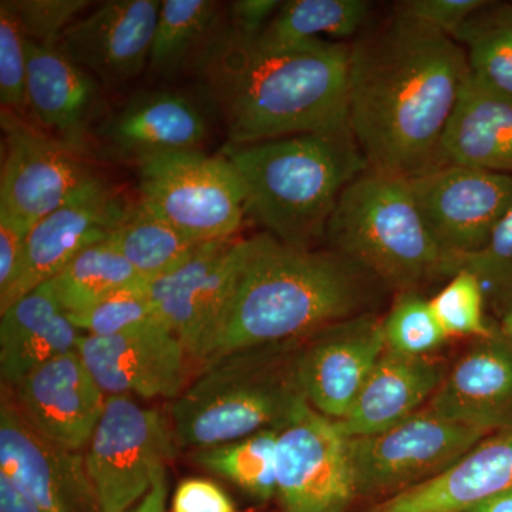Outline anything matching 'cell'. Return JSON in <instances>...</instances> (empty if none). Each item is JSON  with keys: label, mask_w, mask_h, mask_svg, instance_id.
Masks as SVG:
<instances>
[{"label": "cell", "mask_w": 512, "mask_h": 512, "mask_svg": "<svg viewBox=\"0 0 512 512\" xmlns=\"http://www.w3.org/2000/svg\"><path fill=\"white\" fill-rule=\"evenodd\" d=\"M468 77L453 37L399 13L357 37L348 116L367 170L410 180L444 165L441 143Z\"/></svg>", "instance_id": "6da1fadb"}, {"label": "cell", "mask_w": 512, "mask_h": 512, "mask_svg": "<svg viewBox=\"0 0 512 512\" xmlns=\"http://www.w3.org/2000/svg\"><path fill=\"white\" fill-rule=\"evenodd\" d=\"M350 45H269L227 28L192 63L229 146L349 127Z\"/></svg>", "instance_id": "7a4b0ae2"}, {"label": "cell", "mask_w": 512, "mask_h": 512, "mask_svg": "<svg viewBox=\"0 0 512 512\" xmlns=\"http://www.w3.org/2000/svg\"><path fill=\"white\" fill-rule=\"evenodd\" d=\"M384 289L338 252L291 247L266 232L255 235L200 367L235 350L295 342L375 312Z\"/></svg>", "instance_id": "3957f363"}, {"label": "cell", "mask_w": 512, "mask_h": 512, "mask_svg": "<svg viewBox=\"0 0 512 512\" xmlns=\"http://www.w3.org/2000/svg\"><path fill=\"white\" fill-rule=\"evenodd\" d=\"M238 173L247 214L266 234L298 248H315L340 195L367 171L350 127L299 134L221 151Z\"/></svg>", "instance_id": "277c9868"}, {"label": "cell", "mask_w": 512, "mask_h": 512, "mask_svg": "<svg viewBox=\"0 0 512 512\" xmlns=\"http://www.w3.org/2000/svg\"><path fill=\"white\" fill-rule=\"evenodd\" d=\"M298 346L235 350L198 367L171 409L178 446L204 450L285 426L308 403L296 375Z\"/></svg>", "instance_id": "5b68a950"}, {"label": "cell", "mask_w": 512, "mask_h": 512, "mask_svg": "<svg viewBox=\"0 0 512 512\" xmlns=\"http://www.w3.org/2000/svg\"><path fill=\"white\" fill-rule=\"evenodd\" d=\"M323 242L400 293L457 272L421 217L407 180L375 171H365L342 192Z\"/></svg>", "instance_id": "8992f818"}, {"label": "cell", "mask_w": 512, "mask_h": 512, "mask_svg": "<svg viewBox=\"0 0 512 512\" xmlns=\"http://www.w3.org/2000/svg\"><path fill=\"white\" fill-rule=\"evenodd\" d=\"M140 200L198 244L237 237L247 215L245 191L227 158L200 150L137 158Z\"/></svg>", "instance_id": "52a82bcc"}, {"label": "cell", "mask_w": 512, "mask_h": 512, "mask_svg": "<svg viewBox=\"0 0 512 512\" xmlns=\"http://www.w3.org/2000/svg\"><path fill=\"white\" fill-rule=\"evenodd\" d=\"M177 446L173 423L161 410L140 406L128 396L107 397L84 454L101 512L136 507Z\"/></svg>", "instance_id": "ba28073f"}, {"label": "cell", "mask_w": 512, "mask_h": 512, "mask_svg": "<svg viewBox=\"0 0 512 512\" xmlns=\"http://www.w3.org/2000/svg\"><path fill=\"white\" fill-rule=\"evenodd\" d=\"M487 436L426 406L390 429L348 439L356 497L383 495L386 500L426 483Z\"/></svg>", "instance_id": "9c48e42d"}, {"label": "cell", "mask_w": 512, "mask_h": 512, "mask_svg": "<svg viewBox=\"0 0 512 512\" xmlns=\"http://www.w3.org/2000/svg\"><path fill=\"white\" fill-rule=\"evenodd\" d=\"M0 214L30 228L104 183L62 143L15 111L0 110Z\"/></svg>", "instance_id": "30bf717a"}, {"label": "cell", "mask_w": 512, "mask_h": 512, "mask_svg": "<svg viewBox=\"0 0 512 512\" xmlns=\"http://www.w3.org/2000/svg\"><path fill=\"white\" fill-rule=\"evenodd\" d=\"M437 244L460 269L512 208V175L446 164L407 180Z\"/></svg>", "instance_id": "8fae6325"}, {"label": "cell", "mask_w": 512, "mask_h": 512, "mask_svg": "<svg viewBox=\"0 0 512 512\" xmlns=\"http://www.w3.org/2000/svg\"><path fill=\"white\" fill-rule=\"evenodd\" d=\"M249 251V238L205 242L183 265L146 282L148 298L200 367Z\"/></svg>", "instance_id": "7c38bea8"}, {"label": "cell", "mask_w": 512, "mask_h": 512, "mask_svg": "<svg viewBox=\"0 0 512 512\" xmlns=\"http://www.w3.org/2000/svg\"><path fill=\"white\" fill-rule=\"evenodd\" d=\"M276 484L284 512H348L356 497L348 439L309 403L279 429Z\"/></svg>", "instance_id": "4fadbf2b"}, {"label": "cell", "mask_w": 512, "mask_h": 512, "mask_svg": "<svg viewBox=\"0 0 512 512\" xmlns=\"http://www.w3.org/2000/svg\"><path fill=\"white\" fill-rule=\"evenodd\" d=\"M386 349L383 318L376 312L299 340L296 375L306 400L328 419L342 420Z\"/></svg>", "instance_id": "5bb4252c"}, {"label": "cell", "mask_w": 512, "mask_h": 512, "mask_svg": "<svg viewBox=\"0 0 512 512\" xmlns=\"http://www.w3.org/2000/svg\"><path fill=\"white\" fill-rule=\"evenodd\" d=\"M77 352L107 397L177 399L190 383L194 363L183 342L163 322L109 338L83 335Z\"/></svg>", "instance_id": "9a60e30c"}, {"label": "cell", "mask_w": 512, "mask_h": 512, "mask_svg": "<svg viewBox=\"0 0 512 512\" xmlns=\"http://www.w3.org/2000/svg\"><path fill=\"white\" fill-rule=\"evenodd\" d=\"M0 473L15 480L43 512H101L84 456L40 436L6 386L0 396Z\"/></svg>", "instance_id": "2e32d148"}, {"label": "cell", "mask_w": 512, "mask_h": 512, "mask_svg": "<svg viewBox=\"0 0 512 512\" xmlns=\"http://www.w3.org/2000/svg\"><path fill=\"white\" fill-rule=\"evenodd\" d=\"M158 0H107L64 30L60 47L100 84L123 86L148 69Z\"/></svg>", "instance_id": "e0dca14e"}, {"label": "cell", "mask_w": 512, "mask_h": 512, "mask_svg": "<svg viewBox=\"0 0 512 512\" xmlns=\"http://www.w3.org/2000/svg\"><path fill=\"white\" fill-rule=\"evenodd\" d=\"M10 392L40 436L76 453L89 446L107 402L77 350L37 367Z\"/></svg>", "instance_id": "ac0fdd59"}, {"label": "cell", "mask_w": 512, "mask_h": 512, "mask_svg": "<svg viewBox=\"0 0 512 512\" xmlns=\"http://www.w3.org/2000/svg\"><path fill=\"white\" fill-rule=\"evenodd\" d=\"M127 207L109 184L101 183L36 222L26 239L15 282L0 295V312L37 286L52 281L84 248L109 238Z\"/></svg>", "instance_id": "d6986e66"}, {"label": "cell", "mask_w": 512, "mask_h": 512, "mask_svg": "<svg viewBox=\"0 0 512 512\" xmlns=\"http://www.w3.org/2000/svg\"><path fill=\"white\" fill-rule=\"evenodd\" d=\"M26 106L36 126L83 156L101 104L100 83L57 46L26 37Z\"/></svg>", "instance_id": "ffe728a7"}, {"label": "cell", "mask_w": 512, "mask_h": 512, "mask_svg": "<svg viewBox=\"0 0 512 512\" xmlns=\"http://www.w3.org/2000/svg\"><path fill=\"white\" fill-rule=\"evenodd\" d=\"M427 407L485 434L512 430V340L500 330L476 339Z\"/></svg>", "instance_id": "44dd1931"}, {"label": "cell", "mask_w": 512, "mask_h": 512, "mask_svg": "<svg viewBox=\"0 0 512 512\" xmlns=\"http://www.w3.org/2000/svg\"><path fill=\"white\" fill-rule=\"evenodd\" d=\"M512 490V430L484 437L426 483L380 501L369 512H467Z\"/></svg>", "instance_id": "7402d4cb"}, {"label": "cell", "mask_w": 512, "mask_h": 512, "mask_svg": "<svg viewBox=\"0 0 512 512\" xmlns=\"http://www.w3.org/2000/svg\"><path fill=\"white\" fill-rule=\"evenodd\" d=\"M446 375V366L431 356H404L386 349L349 413L336 421L340 433L353 439L396 426L430 403Z\"/></svg>", "instance_id": "603a6c76"}, {"label": "cell", "mask_w": 512, "mask_h": 512, "mask_svg": "<svg viewBox=\"0 0 512 512\" xmlns=\"http://www.w3.org/2000/svg\"><path fill=\"white\" fill-rule=\"evenodd\" d=\"M0 313V376L9 389L37 367L77 350L83 336L63 311L50 281Z\"/></svg>", "instance_id": "cb8c5ba5"}, {"label": "cell", "mask_w": 512, "mask_h": 512, "mask_svg": "<svg viewBox=\"0 0 512 512\" xmlns=\"http://www.w3.org/2000/svg\"><path fill=\"white\" fill-rule=\"evenodd\" d=\"M104 134L119 153L137 160L160 151L200 150L208 127L190 97L151 90L131 97L109 121Z\"/></svg>", "instance_id": "d4e9b609"}, {"label": "cell", "mask_w": 512, "mask_h": 512, "mask_svg": "<svg viewBox=\"0 0 512 512\" xmlns=\"http://www.w3.org/2000/svg\"><path fill=\"white\" fill-rule=\"evenodd\" d=\"M443 164L512 175V99L468 77L443 143Z\"/></svg>", "instance_id": "484cf974"}, {"label": "cell", "mask_w": 512, "mask_h": 512, "mask_svg": "<svg viewBox=\"0 0 512 512\" xmlns=\"http://www.w3.org/2000/svg\"><path fill=\"white\" fill-rule=\"evenodd\" d=\"M221 9V3L214 0L161 2L148 73L173 79L191 69L205 46L224 28Z\"/></svg>", "instance_id": "4316f807"}, {"label": "cell", "mask_w": 512, "mask_h": 512, "mask_svg": "<svg viewBox=\"0 0 512 512\" xmlns=\"http://www.w3.org/2000/svg\"><path fill=\"white\" fill-rule=\"evenodd\" d=\"M107 239L144 282L183 265L202 245L185 237L140 200L128 204L126 214Z\"/></svg>", "instance_id": "83f0119b"}, {"label": "cell", "mask_w": 512, "mask_h": 512, "mask_svg": "<svg viewBox=\"0 0 512 512\" xmlns=\"http://www.w3.org/2000/svg\"><path fill=\"white\" fill-rule=\"evenodd\" d=\"M140 282L144 281L133 266L104 239L74 256L50 284L63 311L72 316Z\"/></svg>", "instance_id": "f1b7e54d"}, {"label": "cell", "mask_w": 512, "mask_h": 512, "mask_svg": "<svg viewBox=\"0 0 512 512\" xmlns=\"http://www.w3.org/2000/svg\"><path fill=\"white\" fill-rule=\"evenodd\" d=\"M370 10L372 3L366 0H289L258 37L269 45H293L322 36L348 39L360 33Z\"/></svg>", "instance_id": "f546056e"}, {"label": "cell", "mask_w": 512, "mask_h": 512, "mask_svg": "<svg viewBox=\"0 0 512 512\" xmlns=\"http://www.w3.org/2000/svg\"><path fill=\"white\" fill-rule=\"evenodd\" d=\"M467 55L471 76L512 99V5L488 2L453 36Z\"/></svg>", "instance_id": "4dcf8cb0"}, {"label": "cell", "mask_w": 512, "mask_h": 512, "mask_svg": "<svg viewBox=\"0 0 512 512\" xmlns=\"http://www.w3.org/2000/svg\"><path fill=\"white\" fill-rule=\"evenodd\" d=\"M279 429L259 431L245 439L194 451L197 466L237 485L256 500L278 495L276 446Z\"/></svg>", "instance_id": "1f68e13d"}, {"label": "cell", "mask_w": 512, "mask_h": 512, "mask_svg": "<svg viewBox=\"0 0 512 512\" xmlns=\"http://www.w3.org/2000/svg\"><path fill=\"white\" fill-rule=\"evenodd\" d=\"M383 332L387 350L412 357H430L448 339L430 301L417 292L400 293L383 318Z\"/></svg>", "instance_id": "d6a6232c"}, {"label": "cell", "mask_w": 512, "mask_h": 512, "mask_svg": "<svg viewBox=\"0 0 512 512\" xmlns=\"http://www.w3.org/2000/svg\"><path fill=\"white\" fill-rule=\"evenodd\" d=\"M485 293L481 282L468 269H458L448 284L430 299V306L448 338L483 339L495 330L485 316Z\"/></svg>", "instance_id": "836d02e7"}, {"label": "cell", "mask_w": 512, "mask_h": 512, "mask_svg": "<svg viewBox=\"0 0 512 512\" xmlns=\"http://www.w3.org/2000/svg\"><path fill=\"white\" fill-rule=\"evenodd\" d=\"M144 284L146 282L127 286L87 311L67 316L80 332H84L83 335L97 338H109L150 323L163 322L148 298Z\"/></svg>", "instance_id": "e575fe53"}, {"label": "cell", "mask_w": 512, "mask_h": 512, "mask_svg": "<svg viewBox=\"0 0 512 512\" xmlns=\"http://www.w3.org/2000/svg\"><path fill=\"white\" fill-rule=\"evenodd\" d=\"M483 286L487 305L500 319L512 306V208L477 254L461 262Z\"/></svg>", "instance_id": "d590c367"}, {"label": "cell", "mask_w": 512, "mask_h": 512, "mask_svg": "<svg viewBox=\"0 0 512 512\" xmlns=\"http://www.w3.org/2000/svg\"><path fill=\"white\" fill-rule=\"evenodd\" d=\"M28 55L26 36L6 0L0 2V103L25 116Z\"/></svg>", "instance_id": "8d00e7d4"}, {"label": "cell", "mask_w": 512, "mask_h": 512, "mask_svg": "<svg viewBox=\"0 0 512 512\" xmlns=\"http://www.w3.org/2000/svg\"><path fill=\"white\" fill-rule=\"evenodd\" d=\"M32 42L57 46L64 30L93 5L89 0H6Z\"/></svg>", "instance_id": "74e56055"}, {"label": "cell", "mask_w": 512, "mask_h": 512, "mask_svg": "<svg viewBox=\"0 0 512 512\" xmlns=\"http://www.w3.org/2000/svg\"><path fill=\"white\" fill-rule=\"evenodd\" d=\"M487 3V0H403L394 5V12L453 37Z\"/></svg>", "instance_id": "f35d334b"}, {"label": "cell", "mask_w": 512, "mask_h": 512, "mask_svg": "<svg viewBox=\"0 0 512 512\" xmlns=\"http://www.w3.org/2000/svg\"><path fill=\"white\" fill-rule=\"evenodd\" d=\"M171 512H237L227 491L210 478H185L175 488Z\"/></svg>", "instance_id": "ab89813d"}, {"label": "cell", "mask_w": 512, "mask_h": 512, "mask_svg": "<svg viewBox=\"0 0 512 512\" xmlns=\"http://www.w3.org/2000/svg\"><path fill=\"white\" fill-rule=\"evenodd\" d=\"M282 3L279 0H237L229 3L225 23L239 36L258 37L275 18Z\"/></svg>", "instance_id": "60d3db41"}, {"label": "cell", "mask_w": 512, "mask_h": 512, "mask_svg": "<svg viewBox=\"0 0 512 512\" xmlns=\"http://www.w3.org/2000/svg\"><path fill=\"white\" fill-rule=\"evenodd\" d=\"M29 229L10 218L0 214V295L8 292L18 275Z\"/></svg>", "instance_id": "b9f144b4"}, {"label": "cell", "mask_w": 512, "mask_h": 512, "mask_svg": "<svg viewBox=\"0 0 512 512\" xmlns=\"http://www.w3.org/2000/svg\"><path fill=\"white\" fill-rule=\"evenodd\" d=\"M0 512H43L15 480L0 473Z\"/></svg>", "instance_id": "7bdbcfd3"}, {"label": "cell", "mask_w": 512, "mask_h": 512, "mask_svg": "<svg viewBox=\"0 0 512 512\" xmlns=\"http://www.w3.org/2000/svg\"><path fill=\"white\" fill-rule=\"evenodd\" d=\"M168 487H167V470H164L157 480L154 481L153 487L148 491L146 497L127 512H167L165 511V503H167Z\"/></svg>", "instance_id": "ee69618b"}, {"label": "cell", "mask_w": 512, "mask_h": 512, "mask_svg": "<svg viewBox=\"0 0 512 512\" xmlns=\"http://www.w3.org/2000/svg\"><path fill=\"white\" fill-rule=\"evenodd\" d=\"M467 512H512V490L481 501Z\"/></svg>", "instance_id": "f6af8a7d"}, {"label": "cell", "mask_w": 512, "mask_h": 512, "mask_svg": "<svg viewBox=\"0 0 512 512\" xmlns=\"http://www.w3.org/2000/svg\"><path fill=\"white\" fill-rule=\"evenodd\" d=\"M500 320V332L503 333L505 338L512 340V306Z\"/></svg>", "instance_id": "bcb514c9"}, {"label": "cell", "mask_w": 512, "mask_h": 512, "mask_svg": "<svg viewBox=\"0 0 512 512\" xmlns=\"http://www.w3.org/2000/svg\"><path fill=\"white\" fill-rule=\"evenodd\" d=\"M282 512H284V511H282Z\"/></svg>", "instance_id": "7dc6e473"}]
</instances>
